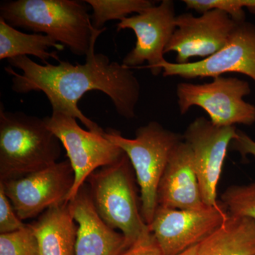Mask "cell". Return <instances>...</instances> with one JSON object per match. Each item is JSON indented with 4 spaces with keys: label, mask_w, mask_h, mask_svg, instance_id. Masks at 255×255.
Segmentation results:
<instances>
[{
    "label": "cell",
    "mask_w": 255,
    "mask_h": 255,
    "mask_svg": "<svg viewBox=\"0 0 255 255\" xmlns=\"http://www.w3.org/2000/svg\"><path fill=\"white\" fill-rule=\"evenodd\" d=\"M187 9L203 14L212 9L226 11L237 22L246 21L243 8H250L255 12V0H184Z\"/></svg>",
    "instance_id": "7402d4cb"
},
{
    "label": "cell",
    "mask_w": 255,
    "mask_h": 255,
    "mask_svg": "<svg viewBox=\"0 0 255 255\" xmlns=\"http://www.w3.org/2000/svg\"></svg>",
    "instance_id": "4316f807"
},
{
    "label": "cell",
    "mask_w": 255,
    "mask_h": 255,
    "mask_svg": "<svg viewBox=\"0 0 255 255\" xmlns=\"http://www.w3.org/2000/svg\"><path fill=\"white\" fill-rule=\"evenodd\" d=\"M74 183L75 172L66 159L24 177L0 182V185L23 221L68 201Z\"/></svg>",
    "instance_id": "ba28073f"
},
{
    "label": "cell",
    "mask_w": 255,
    "mask_h": 255,
    "mask_svg": "<svg viewBox=\"0 0 255 255\" xmlns=\"http://www.w3.org/2000/svg\"><path fill=\"white\" fill-rule=\"evenodd\" d=\"M68 202L78 224L75 255H119L128 247L125 236L106 224L99 216L86 183Z\"/></svg>",
    "instance_id": "5bb4252c"
},
{
    "label": "cell",
    "mask_w": 255,
    "mask_h": 255,
    "mask_svg": "<svg viewBox=\"0 0 255 255\" xmlns=\"http://www.w3.org/2000/svg\"><path fill=\"white\" fill-rule=\"evenodd\" d=\"M235 127H220L204 117L191 122L183 135L194 157L204 204L214 206L217 201V186L230 143L237 137Z\"/></svg>",
    "instance_id": "7c38bea8"
},
{
    "label": "cell",
    "mask_w": 255,
    "mask_h": 255,
    "mask_svg": "<svg viewBox=\"0 0 255 255\" xmlns=\"http://www.w3.org/2000/svg\"><path fill=\"white\" fill-rule=\"evenodd\" d=\"M91 6L92 26L97 30L105 28V23L112 20L128 17V15L140 14L155 6L150 0H85Z\"/></svg>",
    "instance_id": "d6986e66"
},
{
    "label": "cell",
    "mask_w": 255,
    "mask_h": 255,
    "mask_svg": "<svg viewBox=\"0 0 255 255\" xmlns=\"http://www.w3.org/2000/svg\"><path fill=\"white\" fill-rule=\"evenodd\" d=\"M48 128L56 135L67 152L74 172L75 183L68 201L78 194L87 178L97 169L118 160L124 151L103 135L85 130L77 119L58 112L45 117Z\"/></svg>",
    "instance_id": "52a82bcc"
},
{
    "label": "cell",
    "mask_w": 255,
    "mask_h": 255,
    "mask_svg": "<svg viewBox=\"0 0 255 255\" xmlns=\"http://www.w3.org/2000/svg\"><path fill=\"white\" fill-rule=\"evenodd\" d=\"M157 205L179 210H203L201 195L192 151L183 140L171 153L157 189Z\"/></svg>",
    "instance_id": "9a60e30c"
},
{
    "label": "cell",
    "mask_w": 255,
    "mask_h": 255,
    "mask_svg": "<svg viewBox=\"0 0 255 255\" xmlns=\"http://www.w3.org/2000/svg\"><path fill=\"white\" fill-rule=\"evenodd\" d=\"M255 255V220L229 216L198 246L196 255Z\"/></svg>",
    "instance_id": "e0dca14e"
},
{
    "label": "cell",
    "mask_w": 255,
    "mask_h": 255,
    "mask_svg": "<svg viewBox=\"0 0 255 255\" xmlns=\"http://www.w3.org/2000/svg\"><path fill=\"white\" fill-rule=\"evenodd\" d=\"M232 142L233 148L243 156L251 155L255 157V141L246 132L238 130L237 137Z\"/></svg>",
    "instance_id": "d4e9b609"
},
{
    "label": "cell",
    "mask_w": 255,
    "mask_h": 255,
    "mask_svg": "<svg viewBox=\"0 0 255 255\" xmlns=\"http://www.w3.org/2000/svg\"><path fill=\"white\" fill-rule=\"evenodd\" d=\"M251 92L249 83L236 78L219 76L204 84L182 82L177 86L178 107L182 114L192 107H201L217 127L252 125L255 107L244 100Z\"/></svg>",
    "instance_id": "8992f818"
},
{
    "label": "cell",
    "mask_w": 255,
    "mask_h": 255,
    "mask_svg": "<svg viewBox=\"0 0 255 255\" xmlns=\"http://www.w3.org/2000/svg\"><path fill=\"white\" fill-rule=\"evenodd\" d=\"M26 226L16 214L11 201L0 185V234L15 232Z\"/></svg>",
    "instance_id": "603a6c76"
},
{
    "label": "cell",
    "mask_w": 255,
    "mask_h": 255,
    "mask_svg": "<svg viewBox=\"0 0 255 255\" xmlns=\"http://www.w3.org/2000/svg\"><path fill=\"white\" fill-rule=\"evenodd\" d=\"M198 246H199V245L192 247V248H189V249L187 250V251L183 252V253H180V254L177 255H196V253H197Z\"/></svg>",
    "instance_id": "484cf974"
},
{
    "label": "cell",
    "mask_w": 255,
    "mask_h": 255,
    "mask_svg": "<svg viewBox=\"0 0 255 255\" xmlns=\"http://www.w3.org/2000/svg\"><path fill=\"white\" fill-rule=\"evenodd\" d=\"M53 47L58 50L65 48L51 37L41 33H23L10 26L0 17V60L11 59L18 56L33 55L47 64L53 58L60 62L56 52H48Z\"/></svg>",
    "instance_id": "ac0fdd59"
},
{
    "label": "cell",
    "mask_w": 255,
    "mask_h": 255,
    "mask_svg": "<svg viewBox=\"0 0 255 255\" xmlns=\"http://www.w3.org/2000/svg\"><path fill=\"white\" fill-rule=\"evenodd\" d=\"M0 17L13 27L51 37L74 55H87L107 28L92 26L87 3L76 0H16L1 3Z\"/></svg>",
    "instance_id": "7a4b0ae2"
},
{
    "label": "cell",
    "mask_w": 255,
    "mask_h": 255,
    "mask_svg": "<svg viewBox=\"0 0 255 255\" xmlns=\"http://www.w3.org/2000/svg\"><path fill=\"white\" fill-rule=\"evenodd\" d=\"M0 255H40L38 241L29 225L15 232L0 234Z\"/></svg>",
    "instance_id": "44dd1931"
},
{
    "label": "cell",
    "mask_w": 255,
    "mask_h": 255,
    "mask_svg": "<svg viewBox=\"0 0 255 255\" xmlns=\"http://www.w3.org/2000/svg\"><path fill=\"white\" fill-rule=\"evenodd\" d=\"M221 202L229 216L255 220V181L248 185L228 187L221 196Z\"/></svg>",
    "instance_id": "ffe728a7"
},
{
    "label": "cell",
    "mask_w": 255,
    "mask_h": 255,
    "mask_svg": "<svg viewBox=\"0 0 255 255\" xmlns=\"http://www.w3.org/2000/svg\"><path fill=\"white\" fill-rule=\"evenodd\" d=\"M96 41H92L84 64L73 65L60 60L58 65H40L28 56L8 60L10 65L5 68V71L12 77L11 90L21 95L33 91L43 92L53 112L78 119L88 130L101 135L105 130L78 107L79 101L87 92H103L110 97L121 117L134 118L140 99V82L130 68L111 61L102 53H96Z\"/></svg>",
    "instance_id": "6da1fadb"
},
{
    "label": "cell",
    "mask_w": 255,
    "mask_h": 255,
    "mask_svg": "<svg viewBox=\"0 0 255 255\" xmlns=\"http://www.w3.org/2000/svg\"><path fill=\"white\" fill-rule=\"evenodd\" d=\"M119 255H165L156 241L153 235L137 242L129 247Z\"/></svg>",
    "instance_id": "cb8c5ba5"
},
{
    "label": "cell",
    "mask_w": 255,
    "mask_h": 255,
    "mask_svg": "<svg viewBox=\"0 0 255 255\" xmlns=\"http://www.w3.org/2000/svg\"><path fill=\"white\" fill-rule=\"evenodd\" d=\"M229 217L221 202L203 210L157 206L150 232L165 255H177L200 244Z\"/></svg>",
    "instance_id": "9c48e42d"
},
{
    "label": "cell",
    "mask_w": 255,
    "mask_h": 255,
    "mask_svg": "<svg viewBox=\"0 0 255 255\" xmlns=\"http://www.w3.org/2000/svg\"><path fill=\"white\" fill-rule=\"evenodd\" d=\"M104 136L127 154L140 187L142 217L147 225L153 219L157 206V189L174 147L183 141V135L151 122L138 128L134 139L109 128Z\"/></svg>",
    "instance_id": "5b68a950"
},
{
    "label": "cell",
    "mask_w": 255,
    "mask_h": 255,
    "mask_svg": "<svg viewBox=\"0 0 255 255\" xmlns=\"http://www.w3.org/2000/svg\"><path fill=\"white\" fill-rule=\"evenodd\" d=\"M61 142L44 119L0 109V182L16 179L58 162Z\"/></svg>",
    "instance_id": "3957f363"
},
{
    "label": "cell",
    "mask_w": 255,
    "mask_h": 255,
    "mask_svg": "<svg viewBox=\"0 0 255 255\" xmlns=\"http://www.w3.org/2000/svg\"><path fill=\"white\" fill-rule=\"evenodd\" d=\"M236 73L255 82V26L246 21L238 22L226 46L211 56L185 64H162L164 77L185 79L213 78Z\"/></svg>",
    "instance_id": "8fae6325"
},
{
    "label": "cell",
    "mask_w": 255,
    "mask_h": 255,
    "mask_svg": "<svg viewBox=\"0 0 255 255\" xmlns=\"http://www.w3.org/2000/svg\"><path fill=\"white\" fill-rule=\"evenodd\" d=\"M28 225L36 236L40 255H75L78 226L68 201L51 206Z\"/></svg>",
    "instance_id": "2e32d148"
},
{
    "label": "cell",
    "mask_w": 255,
    "mask_h": 255,
    "mask_svg": "<svg viewBox=\"0 0 255 255\" xmlns=\"http://www.w3.org/2000/svg\"><path fill=\"white\" fill-rule=\"evenodd\" d=\"M133 173L124 152L118 160L97 169L85 182L101 219L113 229L120 230L128 247L152 235L139 206Z\"/></svg>",
    "instance_id": "277c9868"
},
{
    "label": "cell",
    "mask_w": 255,
    "mask_h": 255,
    "mask_svg": "<svg viewBox=\"0 0 255 255\" xmlns=\"http://www.w3.org/2000/svg\"><path fill=\"white\" fill-rule=\"evenodd\" d=\"M175 4L172 0H163L140 14L124 18L117 24V31L131 29L136 36L135 46L124 58L128 68L138 67L147 62L154 76L162 73L165 61L164 50L176 28Z\"/></svg>",
    "instance_id": "30bf717a"
},
{
    "label": "cell",
    "mask_w": 255,
    "mask_h": 255,
    "mask_svg": "<svg viewBox=\"0 0 255 255\" xmlns=\"http://www.w3.org/2000/svg\"><path fill=\"white\" fill-rule=\"evenodd\" d=\"M226 11L212 9L194 16L191 13L178 15L173 36L164 53H177V63H189L194 57L208 58L226 46L237 25Z\"/></svg>",
    "instance_id": "4fadbf2b"
}]
</instances>
